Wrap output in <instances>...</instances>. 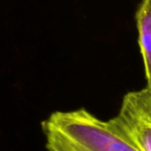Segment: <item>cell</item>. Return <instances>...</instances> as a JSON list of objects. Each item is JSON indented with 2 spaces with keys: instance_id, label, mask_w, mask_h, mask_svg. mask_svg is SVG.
I'll list each match as a JSON object with an SVG mask.
<instances>
[{
  "instance_id": "cell-1",
  "label": "cell",
  "mask_w": 151,
  "mask_h": 151,
  "mask_svg": "<svg viewBox=\"0 0 151 151\" xmlns=\"http://www.w3.org/2000/svg\"><path fill=\"white\" fill-rule=\"evenodd\" d=\"M42 130L48 151H139L84 108L51 113Z\"/></svg>"
},
{
  "instance_id": "cell-3",
  "label": "cell",
  "mask_w": 151,
  "mask_h": 151,
  "mask_svg": "<svg viewBox=\"0 0 151 151\" xmlns=\"http://www.w3.org/2000/svg\"><path fill=\"white\" fill-rule=\"evenodd\" d=\"M147 81L151 80V0H142L135 15Z\"/></svg>"
},
{
  "instance_id": "cell-2",
  "label": "cell",
  "mask_w": 151,
  "mask_h": 151,
  "mask_svg": "<svg viewBox=\"0 0 151 151\" xmlns=\"http://www.w3.org/2000/svg\"><path fill=\"white\" fill-rule=\"evenodd\" d=\"M109 124L139 151H151V93L146 87L127 93Z\"/></svg>"
},
{
  "instance_id": "cell-4",
  "label": "cell",
  "mask_w": 151,
  "mask_h": 151,
  "mask_svg": "<svg viewBox=\"0 0 151 151\" xmlns=\"http://www.w3.org/2000/svg\"><path fill=\"white\" fill-rule=\"evenodd\" d=\"M147 88H149V90L150 91L151 93V80L149 81H147Z\"/></svg>"
}]
</instances>
